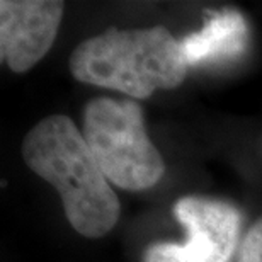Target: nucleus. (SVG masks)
Returning a JSON list of instances; mask_svg holds the SVG:
<instances>
[{
  "instance_id": "obj_1",
  "label": "nucleus",
  "mask_w": 262,
  "mask_h": 262,
  "mask_svg": "<svg viewBox=\"0 0 262 262\" xmlns=\"http://www.w3.org/2000/svg\"><path fill=\"white\" fill-rule=\"evenodd\" d=\"M20 151L26 165L58 191L73 230L87 238H101L116 227L119 199L70 118H43L24 136Z\"/></svg>"
},
{
  "instance_id": "obj_2",
  "label": "nucleus",
  "mask_w": 262,
  "mask_h": 262,
  "mask_svg": "<svg viewBox=\"0 0 262 262\" xmlns=\"http://www.w3.org/2000/svg\"><path fill=\"white\" fill-rule=\"evenodd\" d=\"M75 80L146 99L157 89H174L186 78L187 63L170 31L109 29L80 43L70 55Z\"/></svg>"
},
{
  "instance_id": "obj_3",
  "label": "nucleus",
  "mask_w": 262,
  "mask_h": 262,
  "mask_svg": "<svg viewBox=\"0 0 262 262\" xmlns=\"http://www.w3.org/2000/svg\"><path fill=\"white\" fill-rule=\"evenodd\" d=\"M82 135L111 184L124 191H143L164 177V159L146 135L138 102L91 99L83 109Z\"/></svg>"
},
{
  "instance_id": "obj_4",
  "label": "nucleus",
  "mask_w": 262,
  "mask_h": 262,
  "mask_svg": "<svg viewBox=\"0 0 262 262\" xmlns=\"http://www.w3.org/2000/svg\"><path fill=\"white\" fill-rule=\"evenodd\" d=\"M174 216L184 227V244H151L143 262H230L240 235V211L230 203L186 196L174 204Z\"/></svg>"
},
{
  "instance_id": "obj_5",
  "label": "nucleus",
  "mask_w": 262,
  "mask_h": 262,
  "mask_svg": "<svg viewBox=\"0 0 262 262\" xmlns=\"http://www.w3.org/2000/svg\"><path fill=\"white\" fill-rule=\"evenodd\" d=\"M63 2L2 0L0 2V56L15 73L33 68L48 53L58 34Z\"/></svg>"
},
{
  "instance_id": "obj_6",
  "label": "nucleus",
  "mask_w": 262,
  "mask_h": 262,
  "mask_svg": "<svg viewBox=\"0 0 262 262\" xmlns=\"http://www.w3.org/2000/svg\"><path fill=\"white\" fill-rule=\"evenodd\" d=\"M249 46V24L237 9L211 12L203 28L181 39L187 67L213 65L237 58Z\"/></svg>"
},
{
  "instance_id": "obj_7",
  "label": "nucleus",
  "mask_w": 262,
  "mask_h": 262,
  "mask_svg": "<svg viewBox=\"0 0 262 262\" xmlns=\"http://www.w3.org/2000/svg\"><path fill=\"white\" fill-rule=\"evenodd\" d=\"M238 262H262V216L245 233L240 244Z\"/></svg>"
}]
</instances>
